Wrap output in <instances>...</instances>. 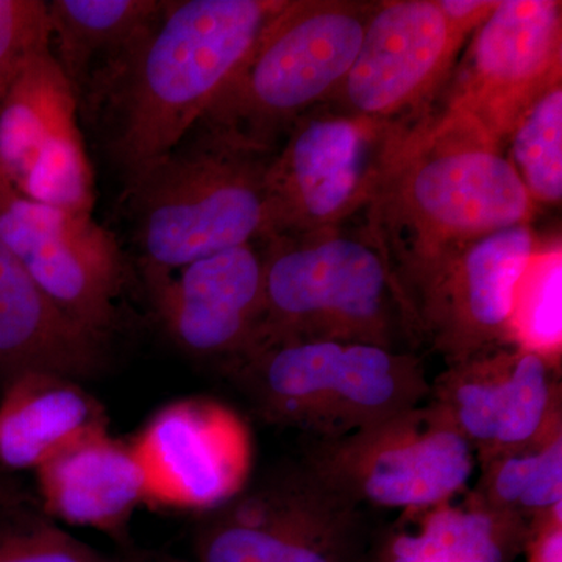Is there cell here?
Segmentation results:
<instances>
[{"mask_svg": "<svg viewBox=\"0 0 562 562\" xmlns=\"http://www.w3.org/2000/svg\"><path fill=\"white\" fill-rule=\"evenodd\" d=\"M532 211L501 144L464 114L442 110L406 139L364 210V227L416 328L417 306L447 265L476 239L531 222Z\"/></svg>", "mask_w": 562, "mask_h": 562, "instance_id": "6da1fadb", "label": "cell"}, {"mask_svg": "<svg viewBox=\"0 0 562 562\" xmlns=\"http://www.w3.org/2000/svg\"><path fill=\"white\" fill-rule=\"evenodd\" d=\"M286 0H179L103 88L87 116L105 117V146L124 183L205 116Z\"/></svg>", "mask_w": 562, "mask_h": 562, "instance_id": "7a4b0ae2", "label": "cell"}, {"mask_svg": "<svg viewBox=\"0 0 562 562\" xmlns=\"http://www.w3.org/2000/svg\"><path fill=\"white\" fill-rule=\"evenodd\" d=\"M273 154L199 121L168 154L125 181L140 271L176 272L262 241Z\"/></svg>", "mask_w": 562, "mask_h": 562, "instance_id": "3957f363", "label": "cell"}, {"mask_svg": "<svg viewBox=\"0 0 562 562\" xmlns=\"http://www.w3.org/2000/svg\"><path fill=\"white\" fill-rule=\"evenodd\" d=\"M346 225L261 241L265 313L255 349L341 341L409 351L403 344L419 341L379 244L364 225Z\"/></svg>", "mask_w": 562, "mask_h": 562, "instance_id": "277c9868", "label": "cell"}, {"mask_svg": "<svg viewBox=\"0 0 562 562\" xmlns=\"http://www.w3.org/2000/svg\"><path fill=\"white\" fill-rule=\"evenodd\" d=\"M227 368L262 420L314 439L372 427L424 405L431 391L416 353L372 344H271Z\"/></svg>", "mask_w": 562, "mask_h": 562, "instance_id": "5b68a950", "label": "cell"}, {"mask_svg": "<svg viewBox=\"0 0 562 562\" xmlns=\"http://www.w3.org/2000/svg\"><path fill=\"white\" fill-rule=\"evenodd\" d=\"M373 3L286 0L201 121L277 151L294 122L338 90Z\"/></svg>", "mask_w": 562, "mask_h": 562, "instance_id": "8992f818", "label": "cell"}, {"mask_svg": "<svg viewBox=\"0 0 562 562\" xmlns=\"http://www.w3.org/2000/svg\"><path fill=\"white\" fill-rule=\"evenodd\" d=\"M420 121H376L328 103L299 117L269 165L265 239L330 231L368 209Z\"/></svg>", "mask_w": 562, "mask_h": 562, "instance_id": "52a82bcc", "label": "cell"}, {"mask_svg": "<svg viewBox=\"0 0 562 562\" xmlns=\"http://www.w3.org/2000/svg\"><path fill=\"white\" fill-rule=\"evenodd\" d=\"M195 562H372L364 508L325 486L303 462L247 484L203 514Z\"/></svg>", "mask_w": 562, "mask_h": 562, "instance_id": "ba28073f", "label": "cell"}, {"mask_svg": "<svg viewBox=\"0 0 562 562\" xmlns=\"http://www.w3.org/2000/svg\"><path fill=\"white\" fill-rule=\"evenodd\" d=\"M325 486L361 508L419 514L468 491L475 452L430 401L335 439H316L302 460Z\"/></svg>", "mask_w": 562, "mask_h": 562, "instance_id": "9c48e42d", "label": "cell"}, {"mask_svg": "<svg viewBox=\"0 0 562 562\" xmlns=\"http://www.w3.org/2000/svg\"><path fill=\"white\" fill-rule=\"evenodd\" d=\"M0 243L66 316L106 338L116 322L125 261L92 214L32 201L0 176Z\"/></svg>", "mask_w": 562, "mask_h": 562, "instance_id": "30bf717a", "label": "cell"}, {"mask_svg": "<svg viewBox=\"0 0 562 562\" xmlns=\"http://www.w3.org/2000/svg\"><path fill=\"white\" fill-rule=\"evenodd\" d=\"M464 44L438 0L375 2L360 50L325 103L376 121L424 120L449 83Z\"/></svg>", "mask_w": 562, "mask_h": 562, "instance_id": "8fae6325", "label": "cell"}, {"mask_svg": "<svg viewBox=\"0 0 562 562\" xmlns=\"http://www.w3.org/2000/svg\"><path fill=\"white\" fill-rule=\"evenodd\" d=\"M562 81V3L501 0L454 66L446 109L464 114L503 147L542 92Z\"/></svg>", "mask_w": 562, "mask_h": 562, "instance_id": "7c38bea8", "label": "cell"}, {"mask_svg": "<svg viewBox=\"0 0 562 562\" xmlns=\"http://www.w3.org/2000/svg\"><path fill=\"white\" fill-rule=\"evenodd\" d=\"M79 116L52 50L29 63L0 101V176L32 201L92 214L94 173Z\"/></svg>", "mask_w": 562, "mask_h": 562, "instance_id": "4fadbf2b", "label": "cell"}, {"mask_svg": "<svg viewBox=\"0 0 562 562\" xmlns=\"http://www.w3.org/2000/svg\"><path fill=\"white\" fill-rule=\"evenodd\" d=\"M131 443L150 505L203 516L249 484V427L220 402L192 397L169 403Z\"/></svg>", "mask_w": 562, "mask_h": 562, "instance_id": "5bb4252c", "label": "cell"}, {"mask_svg": "<svg viewBox=\"0 0 562 562\" xmlns=\"http://www.w3.org/2000/svg\"><path fill=\"white\" fill-rule=\"evenodd\" d=\"M428 401L447 414L480 461L562 430L557 362L514 344L449 364L431 383Z\"/></svg>", "mask_w": 562, "mask_h": 562, "instance_id": "9a60e30c", "label": "cell"}, {"mask_svg": "<svg viewBox=\"0 0 562 562\" xmlns=\"http://www.w3.org/2000/svg\"><path fill=\"white\" fill-rule=\"evenodd\" d=\"M162 330L181 350L227 366L255 349L265 313L260 243L192 261L176 272L140 271Z\"/></svg>", "mask_w": 562, "mask_h": 562, "instance_id": "2e32d148", "label": "cell"}, {"mask_svg": "<svg viewBox=\"0 0 562 562\" xmlns=\"http://www.w3.org/2000/svg\"><path fill=\"white\" fill-rule=\"evenodd\" d=\"M538 247L531 222L469 244L417 306L419 341L427 339L447 364L512 344L514 294Z\"/></svg>", "mask_w": 562, "mask_h": 562, "instance_id": "e0dca14e", "label": "cell"}, {"mask_svg": "<svg viewBox=\"0 0 562 562\" xmlns=\"http://www.w3.org/2000/svg\"><path fill=\"white\" fill-rule=\"evenodd\" d=\"M41 512L50 519L94 528L122 541L146 484L131 442L91 432L44 461L35 471Z\"/></svg>", "mask_w": 562, "mask_h": 562, "instance_id": "ac0fdd59", "label": "cell"}, {"mask_svg": "<svg viewBox=\"0 0 562 562\" xmlns=\"http://www.w3.org/2000/svg\"><path fill=\"white\" fill-rule=\"evenodd\" d=\"M105 339L70 319L0 243V386L32 372L91 379Z\"/></svg>", "mask_w": 562, "mask_h": 562, "instance_id": "d6986e66", "label": "cell"}, {"mask_svg": "<svg viewBox=\"0 0 562 562\" xmlns=\"http://www.w3.org/2000/svg\"><path fill=\"white\" fill-rule=\"evenodd\" d=\"M168 0H52L50 50L68 79L80 113L160 21Z\"/></svg>", "mask_w": 562, "mask_h": 562, "instance_id": "ffe728a7", "label": "cell"}, {"mask_svg": "<svg viewBox=\"0 0 562 562\" xmlns=\"http://www.w3.org/2000/svg\"><path fill=\"white\" fill-rule=\"evenodd\" d=\"M109 430L105 408L77 380L32 372L3 387L0 469L36 471L69 443Z\"/></svg>", "mask_w": 562, "mask_h": 562, "instance_id": "44dd1931", "label": "cell"}, {"mask_svg": "<svg viewBox=\"0 0 562 562\" xmlns=\"http://www.w3.org/2000/svg\"><path fill=\"white\" fill-rule=\"evenodd\" d=\"M414 516L419 527L392 541L387 562H512L530 539V525L469 497Z\"/></svg>", "mask_w": 562, "mask_h": 562, "instance_id": "7402d4cb", "label": "cell"}, {"mask_svg": "<svg viewBox=\"0 0 562 562\" xmlns=\"http://www.w3.org/2000/svg\"><path fill=\"white\" fill-rule=\"evenodd\" d=\"M503 151L535 205H560L562 81L542 92L524 111L506 136Z\"/></svg>", "mask_w": 562, "mask_h": 562, "instance_id": "603a6c76", "label": "cell"}, {"mask_svg": "<svg viewBox=\"0 0 562 562\" xmlns=\"http://www.w3.org/2000/svg\"><path fill=\"white\" fill-rule=\"evenodd\" d=\"M561 244L538 247L514 294L512 344L560 362L562 349Z\"/></svg>", "mask_w": 562, "mask_h": 562, "instance_id": "cb8c5ba5", "label": "cell"}, {"mask_svg": "<svg viewBox=\"0 0 562 562\" xmlns=\"http://www.w3.org/2000/svg\"><path fill=\"white\" fill-rule=\"evenodd\" d=\"M0 562H117L61 530L40 505L0 508Z\"/></svg>", "mask_w": 562, "mask_h": 562, "instance_id": "d4e9b609", "label": "cell"}, {"mask_svg": "<svg viewBox=\"0 0 562 562\" xmlns=\"http://www.w3.org/2000/svg\"><path fill=\"white\" fill-rule=\"evenodd\" d=\"M50 52V18L44 0H0V101L22 69Z\"/></svg>", "mask_w": 562, "mask_h": 562, "instance_id": "484cf974", "label": "cell"}, {"mask_svg": "<svg viewBox=\"0 0 562 562\" xmlns=\"http://www.w3.org/2000/svg\"><path fill=\"white\" fill-rule=\"evenodd\" d=\"M497 3V0H438L450 29L465 41L490 16Z\"/></svg>", "mask_w": 562, "mask_h": 562, "instance_id": "4316f807", "label": "cell"}, {"mask_svg": "<svg viewBox=\"0 0 562 562\" xmlns=\"http://www.w3.org/2000/svg\"><path fill=\"white\" fill-rule=\"evenodd\" d=\"M525 549L530 562H562V512L536 524Z\"/></svg>", "mask_w": 562, "mask_h": 562, "instance_id": "83f0119b", "label": "cell"}, {"mask_svg": "<svg viewBox=\"0 0 562 562\" xmlns=\"http://www.w3.org/2000/svg\"><path fill=\"white\" fill-rule=\"evenodd\" d=\"M18 505H40V503L36 495L27 490L14 473L0 469V508Z\"/></svg>", "mask_w": 562, "mask_h": 562, "instance_id": "f1b7e54d", "label": "cell"}, {"mask_svg": "<svg viewBox=\"0 0 562 562\" xmlns=\"http://www.w3.org/2000/svg\"><path fill=\"white\" fill-rule=\"evenodd\" d=\"M117 562H183L171 557H161L154 553L128 554L125 558H117Z\"/></svg>", "mask_w": 562, "mask_h": 562, "instance_id": "f546056e", "label": "cell"}]
</instances>
